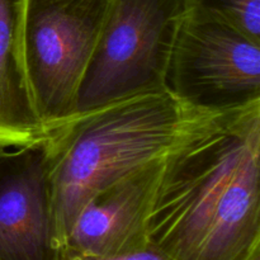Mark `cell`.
Wrapping results in <instances>:
<instances>
[{
    "instance_id": "6da1fadb",
    "label": "cell",
    "mask_w": 260,
    "mask_h": 260,
    "mask_svg": "<svg viewBox=\"0 0 260 260\" xmlns=\"http://www.w3.org/2000/svg\"><path fill=\"white\" fill-rule=\"evenodd\" d=\"M146 234L170 260H260V102L212 114L165 156Z\"/></svg>"
},
{
    "instance_id": "5b68a950",
    "label": "cell",
    "mask_w": 260,
    "mask_h": 260,
    "mask_svg": "<svg viewBox=\"0 0 260 260\" xmlns=\"http://www.w3.org/2000/svg\"><path fill=\"white\" fill-rule=\"evenodd\" d=\"M165 89L206 113L258 103L260 42L189 7L175 37Z\"/></svg>"
},
{
    "instance_id": "3957f363",
    "label": "cell",
    "mask_w": 260,
    "mask_h": 260,
    "mask_svg": "<svg viewBox=\"0 0 260 260\" xmlns=\"http://www.w3.org/2000/svg\"><path fill=\"white\" fill-rule=\"evenodd\" d=\"M189 0H111L71 117L165 90L168 65Z\"/></svg>"
},
{
    "instance_id": "7a4b0ae2",
    "label": "cell",
    "mask_w": 260,
    "mask_h": 260,
    "mask_svg": "<svg viewBox=\"0 0 260 260\" xmlns=\"http://www.w3.org/2000/svg\"><path fill=\"white\" fill-rule=\"evenodd\" d=\"M212 114L185 106L165 89L108 104L50 129L46 141L61 251L91 196L164 159Z\"/></svg>"
},
{
    "instance_id": "ba28073f",
    "label": "cell",
    "mask_w": 260,
    "mask_h": 260,
    "mask_svg": "<svg viewBox=\"0 0 260 260\" xmlns=\"http://www.w3.org/2000/svg\"><path fill=\"white\" fill-rule=\"evenodd\" d=\"M27 0H0V147L23 146L47 136L30 96L23 62Z\"/></svg>"
},
{
    "instance_id": "30bf717a",
    "label": "cell",
    "mask_w": 260,
    "mask_h": 260,
    "mask_svg": "<svg viewBox=\"0 0 260 260\" xmlns=\"http://www.w3.org/2000/svg\"><path fill=\"white\" fill-rule=\"evenodd\" d=\"M58 260H170L167 256L162 255L151 246L141 249V250L134 251V253L123 254L117 256H95L85 255V254H70L65 253L58 258Z\"/></svg>"
},
{
    "instance_id": "8992f818",
    "label": "cell",
    "mask_w": 260,
    "mask_h": 260,
    "mask_svg": "<svg viewBox=\"0 0 260 260\" xmlns=\"http://www.w3.org/2000/svg\"><path fill=\"white\" fill-rule=\"evenodd\" d=\"M5 149L0 147V260H58L46 137Z\"/></svg>"
},
{
    "instance_id": "277c9868",
    "label": "cell",
    "mask_w": 260,
    "mask_h": 260,
    "mask_svg": "<svg viewBox=\"0 0 260 260\" xmlns=\"http://www.w3.org/2000/svg\"><path fill=\"white\" fill-rule=\"evenodd\" d=\"M111 0H27L23 62L46 131L71 117Z\"/></svg>"
},
{
    "instance_id": "9c48e42d",
    "label": "cell",
    "mask_w": 260,
    "mask_h": 260,
    "mask_svg": "<svg viewBox=\"0 0 260 260\" xmlns=\"http://www.w3.org/2000/svg\"><path fill=\"white\" fill-rule=\"evenodd\" d=\"M189 7L260 42V0H189Z\"/></svg>"
},
{
    "instance_id": "52a82bcc",
    "label": "cell",
    "mask_w": 260,
    "mask_h": 260,
    "mask_svg": "<svg viewBox=\"0 0 260 260\" xmlns=\"http://www.w3.org/2000/svg\"><path fill=\"white\" fill-rule=\"evenodd\" d=\"M164 159L91 196L66 235L62 254L117 256L147 248V217Z\"/></svg>"
}]
</instances>
